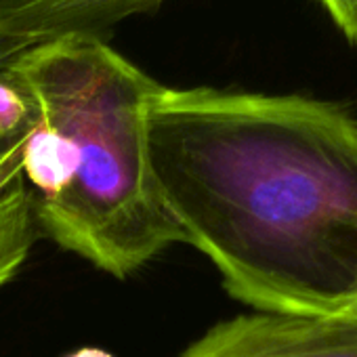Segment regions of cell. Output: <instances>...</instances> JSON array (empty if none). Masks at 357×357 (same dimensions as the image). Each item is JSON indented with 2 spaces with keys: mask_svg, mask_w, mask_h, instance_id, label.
<instances>
[{
  "mask_svg": "<svg viewBox=\"0 0 357 357\" xmlns=\"http://www.w3.org/2000/svg\"><path fill=\"white\" fill-rule=\"evenodd\" d=\"M17 66L40 112L22 149L36 225L114 278L185 244L147 149L145 112L162 84L101 38L24 45Z\"/></svg>",
  "mask_w": 357,
  "mask_h": 357,
  "instance_id": "cell-2",
  "label": "cell"
},
{
  "mask_svg": "<svg viewBox=\"0 0 357 357\" xmlns=\"http://www.w3.org/2000/svg\"><path fill=\"white\" fill-rule=\"evenodd\" d=\"M168 0H0V40L101 38L122 22L160 11Z\"/></svg>",
  "mask_w": 357,
  "mask_h": 357,
  "instance_id": "cell-4",
  "label": "cell"
},
{
  "mask_svg": "<svg viewBox=\"0 0 357 357\" xmlns=\"http://www.w3.org/2000/svg\"><path fill=\"white\" fill-rule=\"evenodd\" d=\"M328 13L336 30L357 51V0H315Z\"/></svg>",
  "mask_w": 357,
  "mask_h": 357,
  "instance_id": "cell-7",
  "label": "cell"
},
{
  "mask_svg": "<svg viewBox=\"0 0 357 357\" xmlns=\"http://www.w3.org/2000/svg\"><path fill=\"white\" fill-rule=\"evenodd\" d=\"M22 149L24 143L0 153V194L7 192L13 183L22 178Z\"/></svg>",
  "mask_w": 357,
  "mask_h": 357,
  "instance_id": "cell-8",
  "label": "cell"
},
{
  "mask_svg": "<svg viewBox=\"0 0 357 357\" xmlns=\"http://www.w3.org/2000/svg\"><path fill=\"white\" fill-rule=\"evenodd\" d=\"M30 192L20 178L0 194V288L11 282L30 257L36 240Z\"/></svg>",
  "mask_w": 357,
  "mask_h": 357,
  "instance_id": "cell-6",
  "label": "cell"
},
{
  "mask_svg": "<svg viewBox=\"0 0 357 357\" xmlns=\"http://www.w3.org/2000/svg\"><path fill=\"white\" fill-rule=\"evenodd\" d=\"M70 357H112V355L105 351H99V349H82V351L72 353Z\"/></svg>",
  "mask_w": 357,
  "mask_h": 357,
  "instance_id": "cell-9",
  "label": "cell"
},
{
  "mask_svg": "<svg viewBox=\"0 0 357 357\" xmlns=\"http://www.w3.org/2000/svg\"><path fill=\"white\" fill-rule=\"evenodd\" d=\"M347 315H351V317H355V319H357V307H353L351 311H347Z\"/></svg>",
  "mask_w": 357,
  "mask_h": 357,
  "instance_id": "cell-10",
  "label": "cell"
},
{
  "mask_svg": "<svg viewBox=\"0 0 357 357\" xmlns=\"http://www.w3.org/2000/svg\"><path fill=\"white\" fill-rule=\"evenodd\" d=\"M147 149L166 211L255 311L357 307V116L340 101L160 86Z\"/></svg>",
  "mask_w": 357,
  "mask_h": 357,
  "instance_id": "cell-1",
  "label": "cell"
},
{
  "mask_svg": "<svg viewBox=\"0 0 357 357\" xmlns=\"http://www.w3.org/2000/svg\"><path fill=\"white\" fill-rule=\"evenodd\" d=\"M178 357H357V319L242 313L208 328Z\"/></svg>",
  "mask_w": 357,
  "mask_h": 357,
  "instance_id": "cell-3",
  "label": "cell"
},
{
  "mask_svg": "<svg viewBox=\"0 0 357 357\" xmlns=\"http://www.w3.org/2000/svg\"><path fill=\"white\" fill-rule=\"evenodd\" d=\"M24 45L0 40V153L26 143L40 118L36 97L17 66Z\"/></svg>",
  "mask_w": 357,
  "mask_h": 357,
  "instance_id": "cell-5",
  "label": "cell"
}]
</instances>
